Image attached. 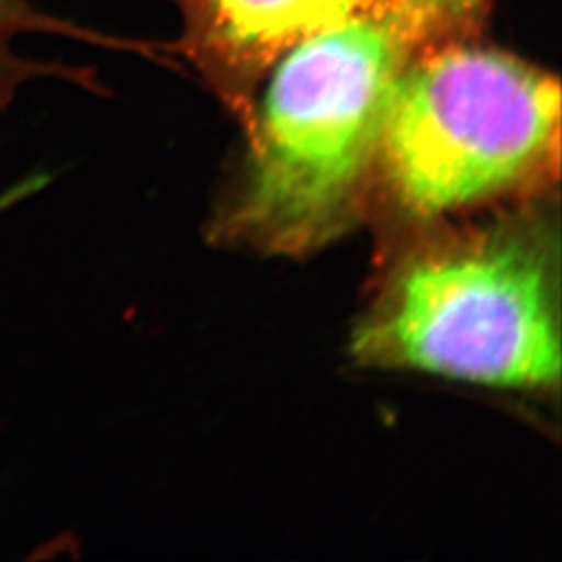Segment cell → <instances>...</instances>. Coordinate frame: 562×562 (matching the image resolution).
Segmentation results:
<instances>
[{
    "instance_id": "obj_1",
    "label": "cell",
    "mask_w": 562,
    "mask_h": 562,
    "mask_svg": "<svg viewBox=\"0 0 562 562\" xmlns=\"http://www.w3.org/2000/svg\"><path fill=\"white\" fill-rule=\"evenodd\" d=\"M427 229L383 273L355 327L352 357L490 387H557L561 250L542 204Z\"/></svg>"
},
{
    "instance_id": "obj_2",
    "label": "cell",
    "mask_w": 562,
    "mask_h": 562,
    "mask_svg": "<svg viewBox=\"0 0 562 562\" xmlns=\"http://www.w3.org/2000/svg\"><path fill=\"white\" fill-rule=\"evenodd\" d=\"M417 50L394 7L292 44L271 65L220 234L267 255L301 257L359 222L373 199L387 104Z\"/></svg>"
},
{
    "instance_id": "obj_3",
    "label": "cell",
    "mask_w": 562,
    "mask_h": 562,
    "mask_svg": "<svg viewBox=\"0 0 562 562\" xmlns=\"http://www.w3.org/2000/svg\"><path fill=\"white\" fill-rule=\"evenodd\" d=\"M559 169V81L457 38L419 48L404 65L383 120L373 196L425 225L542 199Z\"/></svg>"
},
{
    "instance_id": "obj_4",
    "label": "cell",
    "mask_w": 562,
    "mask_h": 562,
    "mask_svg": "<svg viewBox=\"0 0 562 562\" xmlns=\"http://www.w3.org/2000/svg\"><path fill=\"white\" fill-rule=\"evenodd\" d=\"M196 59L229 90L267 71L296 42L394 0H180Z\"/></svg>"
},
{
    "instance_id": "obj_5",
    "label": "cell",
    "mask_w": 562,
    "mask_h": 562,
    "mask_svg": "<svg viewBox=\"0 0 562 562\" xmlns=\"http://www.w3.org/2000/svg\"><path fill=\"white\" fill-rule=\"evenodd\" d=\"M34 36H81V32L44 11L36 0H0V111L15 101L18 92L30 81H83L78 69L21 53V44Z\"/></svg>"
},
{
    "instance_id": "obj_6",
    "label": "cell",
    "mask_w": 562,
    "mask_h": 562,
    "mask_svg": "<svg viewBox=\"0 0 562 562\" xmlns=\"http://www.w3.org/2000/svg\"><path fill=\"white\" fill-rule=\"evenodd\" d=\"M487 0H394L406 32L425 48L438 42L464 38L482 15Z\"/></svg>"
}]
</instances>
